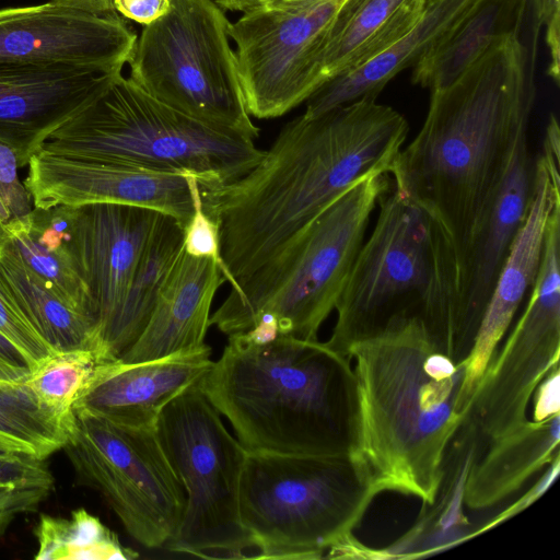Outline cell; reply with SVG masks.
I'll return each mask as SVG.
<instances>
[{"label":"cell","instance_id":"obj_1","mask_svg":"<svg viewBox=\"0 0 560 560\" xmlns=\"http://www.w3.org/2000/svg\"><path fill=\"white\" fill-rule=\"evenodd\" d=\"M408 131L397 110L361 98L290 120L238 179L198 184L202 208L218 224L231 289L357 183L388 174Z\"/></svg>","mask_w":560,"mask_h":560},{"label":"cell","instance_id":"obj_2","mask_svg":"<svg viewBox=\"0 0 560 560\" xmlns=\"http://www.w3.org/2000/svg\"><path fill=\"white\" fill-rule=\"evenodd\" d=\"M533 49L512 35L453 83L431 91L422 128L389 168L395 189L443 228L458 270L518 139L528 132Z\"/></svg>","mask_w":560,"mask_h":560},{"label":"cell","instance_id":"obj_3","mask_svg":"<svg viewBox=\"0 0 560 560\" xmlns=\"http://www.w3.org/2000/svg\"><path fill=\"white\" fill-rule=\"evenodd\" d=\"M353 411L348 458L361 482L435 501L447 447L465 417L457 410L464 361L446 354L417 317L390 322L352 343Z\"/></svg>","mask_w":560,"mask_h":560},{"label":"cell","instance_id":"obj_4","mask_svg":"<svg viewBox=\"0 0 560 560\" xmlns=\"http://www.w3.org/2000/svg\"><path fill=\"white\" fill-rule=\"evenodd\" d=\"M198 387L247 451L348 456L353 372L326 342L280 335L255 346L229 335Z\"/></svg>","mask_w":560,"mask_h":560},{"label":"cell","instance_id":"obj_5","mask_svg":"<svg viewBox=\"0 0 560 560\" xmlns=\"http://www.w3.org/2000/svg\"><path fill=\"white\" fill-rule=\"evenodd\" d=\"M377 205L376 223L338 299L326 345L346 355L352 343L390 322L417 317L456 361L458 266L451 240L440 223L396 189H386Z\"/></svg>","mask_w":560,"mask_h":560},{"label":"cell","instance_id":"obj_6","mask_svg":"<svg viewBox=\"0 0 560 560\" xmlns=\"http://www.w3.org/2000/svg\"><path fill=\"white\" fill-rule=\"evenodd\" d=\"M44 152L226 184L262 158L255 140L186 116L154 100L121 72L55 130Z\"/></svg>","mask_w":560,"mask_h":560},{"label":"cell","instance_id":"obj_7","mask_svg":"<svg viewBox=\"0 0 560 560\" xmlns=\"http://www.w3.org/2000/svg\"><path fill=\"white\" fill-rule=\"evenodd\" d=\"M387 175L365 177L326 207L229 291L210 315V326L226 335L242 332L269 312L278 318L280 335L317 340L347 283L378 197L389 188Z\"/></svg>","mask_w":560,"mask_h":560},{"label":"cell","instance_id":"obj_8","mask_svg":"<svg viewBox=\"0 0 560 560\" xmlns=\"http://www.w3.org/2000/svg\"><path fill=\"white\" fill-rule=\"evenodd\" d=\"M375 495L347 455L247 451L240 520L258 559H322L349 537Z\"/></svg>","mask_w":560,"mask_h":560},{"label":"cell","instance_id":"obj_9","mask_svg":"<svg viewBox=\"0 0 560 560\" xmlns=\"http://www.w3.org/2000/svg\"><path fill=\"white\" fill-rule=\"evenodd\" d=\"M229 25L213 0H171L166 13L137 36L129 78L186 116L256 140Z\"/></svg>","mask_w":560,"mask_h":560},{"label":"cell","instance_id":"obj_10","mask_svg":"<svg viewBox=\"0 0 560 560\" xmlns=\"http://www.w3.org/2000/svg\"><path fill=\"white\" fill-rule=\"evenodd\" d=\"M155 429L186 494L168 549L202 558L243 557L252 547L238 509L247 450L225 429L198 383L167 404Z\"/></svg>","mask_w":560,"mask_h":560},{"label":"cell","instance_id":"obj_11","mask_svg":"<svg viewBox=\"0 0 560 560\" xmlns=\"http://www.w3.org/2000/svg\"><path fill=\"white\" fill-rule=\"evenodd\" d=\"M74 416L62 450L75 483L97 491L140 545H166L180 523L186 494L156 429Z\"/></svg>","mask_w":560,"mask_h":560},{"label":"cell","instance_id":"obj_12","mask_svg":"<svg viewBox=\"0 0 560 560\" xmlns=\"http://www.w3.org/2000/svg\"><path fill=\"white\" fill-rule=\"evenodd\" d=\"M560 214H550L541 260L527 304L504 343L489 361L467 416L487 442L527 420L540 381L560 357Z\"/></svg>","mask_w":560,"mask_h":560},{"label":"cell","instance_id":"obj_13","mask_svg":"<svg viewBox=\"0 0 560 560\" xmlns=\"http://www.w3.org/2000/svg\"><path fill=\"white\" fill-rule=\"evenodd\" d=\"M343 0L299 10L257 7L229 25L246 108L280 117L322 84L318 56L326 30Z\"/></svg>","mask_w":560,"mask_h":560},{"label":"cell","instance_id":"obj_14","mask_svg":"<svg viewBox=\"0 0 560 560\" xmlns=\"http://www.w3.org/2000/svg\"><path fill=\"white\" fill-rule=\"evenodd\" d=\"M137 35L119 14L55 1L0 9V65L65 63L121 71Z\"/></svg>","mask_w":560,"mask_h":560},{"label":"cell","instance_id":"obj_15","mask_svg":"<svg viewBox=\"0 0 560 560\" xmlns=\"http://www.w3.org/2000/svg\"><path fill=\"white\" fill-rule=\"evenodd\" d=\"M560 132L547 124L544 155L536 159L535 186L526 219L518 231L485 310L472 347L464 360L465 374L457 410L468 413L476 387L506 334L538 273L548 218L560 200Z\"/></svg>","mask_w":560,"mask_h":560},{"label":"cell","instance_id":"obj_16","mask_svg":"<svg viewBox=\"0 0 560 560\" xmlns=\"http://www.w3.org/2000/svg\"><path fill=\"white\" fill-rule=\"evenodd\" d=\"M24 186L36 208L121 203L149 208L184 228L194 214L186 175L81 161L39 151L28 161Z\"/></svg>","mask_w":560,"mask_h":560},{"label":"cell","instance_id":"obj_17","mask_svg":"<svg viewBox=\"0 0 560 560\" xmlns=\"http://www.w3.org/2000/svg\"><path fill=\"white\" fill-rule=\"evenodd\" d=\"M536 175L528 132L517 141L499 189L475 230L458 270L455 358L471 347L512 244L528 213Z\"/></svg>","mask_w":560,"mask_h":560},{"label":"cell","instance_id":"obj_18","mask_svg":"<svg viewBox=\"0 0 560 560\" xmlns=\"http://www.w3.org/2000/svg\"><path fill=\"white\" fill-rule=\"evenodd\" d=\"M121 71L65 63L0 65V142L19 166Z\"/></svg>","mask_w":560,"mask_h":560},{"label":"cell","instance_id":"obj_19","mask_svg":"<svg viewBox=\"0 0 560 560\" xmlns=\"http://www.w3.org/2000/svg\"><path fill=\"white\" fill-rule=\"evenodd\" d=\"M210 357L211 348L206 345L143 362H104L74 401L72 411L122 425L156 428L167 404L210 370Z\"/></svg>","mask_w":560,"mask_h":560},{"label":"cell","instance_id":"obj_20","mask_svg":"<svg viewBox=\"0 0 560 560\" xmlns=\"http://www.w3.org/2000/svg\"><path fill=\"white\" fill-rule=\"evenodd\" d=\"M74 207V238L96 311L97 345L125 298L161 212L121 203Z\"/></svg>","mask_w":560,"mask_h":560},{"label":"cell","instance_id":"obj_21","mask_svg":"<svg viewBox=\"0 0 560 560\" xmlns=\"http://www.w3.org/2000/svg\"><path fill=\"white\" fill-rule=\"evenodd\" d=\"M225 281L215 261L190 256L183 249L145 328L119 360L143 362L205 347L212 301Z\"/></svg>","mask_w":560,"mask_h":560},{"label":"cell","instance_id":"obj_22","mask_svg":"<svg viewBox=\"0 0 560 560\" xmlns=\"http://www.w3.org/2000/svg\"><path fill=\"white\" fill-rule=\"evenodd\" d=\"M74 206L35 207L27 215L0 224V232L46 288L97 329L74 238Z\"/></svg>","mask_w":560,"mask_h":560},{"label":"cell","instance_id":"obj_23","mask_svg":"<svg viewBox=\"0 0 560 560\" xmlns=\"http://www.w3.org/2000/svg\"><path fill=\"white\" fill-rule=\"evenodd\" d=\"M474 0H427L417 24L370 60L324 82L305 102L315 117L361 98L376 100L400 71L415 67L468 10Z\"/></svg>","mask_w":560,"mask_h":560},{"label":"cell","instance_id":"obj_24","mask_svg":"<svg viewBox=\"0 0 560 560\" xmlns=\"http://www.w3.org/2000/svg\"><path fill=\"white\" fill-rule=\"evenodd\" d=\"M486 443L465 417L451 441L443 477L430 509L423 508L413 526L387 547L374 549L377 560L416 559L447 550L477 536V526L465 515V486L471 464Z\"/></svg>","mask_w":560,"mask_h":560},{"label":"cell","instance_id":"obj_25","mask_svg":"<svg viewBox=\"0 0 560 560\" xmlns=\"http://www.w3.org/2000/svg\"><path fill=\"white\" fill-rule=\"evenodd\" d=\"M560 415L526 420L483 446L471 464L465 486V506L494 508L518 491L535 474L560 456Z\"/></svg>","mask_w":560,"mask_h":560},{"label":"cell","instance_id":"obj_26","mask_svg":"<svg viewBox=\"0 0 560 560\" xmlns=\"http://www.w3.org/2000/svg\"><path fill=\"white\" fill-rule=\"evenodd\" d=\"M427 0H343L320 46L323 83L375 57L410 31Z\"/></svg>","mask_w":560,"mask_h":560},{"label":"cell","instance_id":"obj_27","mask_svg":"<svg viewBox=\"0 0 560 560\" xmlns=\"http://www.w3.org/2000/svg\"><path fill=\"white\" fill-rule=\"evenodd\" d=\"M526 0H474L468 10L413 67L412 83L446 88L497 44L520 34Z\"/></svg>","mask_w":560,"mask_h":560},{"label":"cell","instance_id":"obj_28","mask_svg":"<svg viewBox=\"0 0 560 560\" xmlns=\"http://www.w3.org/2000/svg\"><path fill=\"white\" fill-rule=\"evenodd\" d=\"M184 228L160 213L125 298L101 331L95 352L105 361L118 360L138 340L154 310L159 294L184 247Z\"/></svg>","mask_w":560,"mask_h":560},{"label":"cell","instance_id":"obj_29","mask_svg":"<svg viewBox=\"0 0 560 560\" xmlns=\"http://www.w3.org/2000/svg\"><path fill=\"white\" fill-rule=\"evenodd\" d=\"M0 279L38 335L56 351L93 350L96 325L49 291L0 232Z\"/></svg>","mask_w":560,"mask_h":560},{"label":"cell","instance_id":"obj_30","mask_svg":"<svg viewBox=\"0 0 560 560\" xmlns=\"http://www.w3.org/2000/svg\"><path fill=\"white\" fill-rule=\"evenodd\" d=\"M38 560H130L138 553L124 547L114 532L85 509L70 518L40 515L35 529Z\"/></svg>","mask_w":560,"mask_h":560},{"label":"cell","instance_id":"obj_31","mask_svg":"<svg viewBox=\"0 0 560 560\" xmlns=\"http://www.w3.org/2000/svg\"><path fill=\"white\" fill-rule=\"evenodd\" d=\"M71 430L72 427L38 399L25 378L0 380L1 434L45 459L63 447Z\"/></svg>","mask_w":560,"mask_h":560},{"label":"cell","instance_id":"obj_32","mask_svg":"<svg viewBox=\"0 0 560 560\" xmlns=\"http://www.w3.org/2000/svg\"><path fill=\"white\" fill-rule=\"evenodd\" d=\"M104 362L109 361L89 349L56 352L35 366L25 382L45 406L73 428L72 406Z\"/></svg>","mask_w":560,"mask_h":560},{"label":"cell","instance_id":"obj_33","mask_svg":"<svg viewBox=\"0 0 560 560\" xmlns=\"http://www.w3.org/2000/svg\"><path fill=\"white\" fill-rule=\"evenodd\" d=\"M44 458L19 453L0 458V516L4 527L18 514L34 511L54 489Z\"/></svg>","mask_w":560,"mask_h":560},{"label":"cell","instance_id":"obj_34","mask_svg":"<svg viewBox=\"0 0 560 560\" xmlns=\"http://www.w3.org/2000/svg\"><path fill=\"white\" fill-rule=\"evenodd\" d=\"M0 334L28 360L32 370L56 351L38 335L0 279Z\"/></svg>","mask_w":560,"mask_h":560},{"label":"cell","instance_id":"obj_35","mask_svg":"<svg viewBox=\"0 0 560 560\" xmlns=\"http://www.w3.org/2000/svg\"><path fill=\"white\" fill-rule=\"evenodd\" d=\"M194 199V214L184 226V250L194 257L215 261L224 275L218 224L205 212L197 179L186 175Z\"/></svg>","mask_w":560,"mask_h":560},{"label":"cell","instance_id":"obj_36","mask_svg":"<svg viewBox=\"0 0 560 560\" xmlns=\"http://www.w3.org/2000/svg\"><path fill=\"white\" fill-rule=\"evenodd\" d=\"M15 153L0 142V224L27 215L32 210V198L20 180Z\"/></svg>","mask_w":560,"mask_h":560},{"label":"cell","instance_id":"obj_37","mask_svg":"<svg viewBox=\"0 0 560 560\" xmlns=\"http://www.w3.org/2000/svg\"><path fill=\"white\" fill-rule=\"evenodd\" d=\"M534 20V32L546 27V43L550 54L548 75L559 85L560 78V0H526Z\"/></svg>","mask_w":560,"mask_h":560},{"label":"cell","instance_id":"obj_38","mask_svg":"<svg viewBox=\"0 0 560 560\" xmlns=\"http://www.w3.org/2000/svg\"><path fill=\"white\" fill-rule=\"evenodd\" d=\"M560 472V456L556 457L545 469L539 479L522 495L501 512L497 513L491 520L477 526V535L500 525L510 520L523 510L537 501L553 485Z\"/></svg>","mask_w":560,"mask_h":560},{"label":"cell","instance_id":"obj_39","mask_svg":"<svg viewBox=\"0 0 560 560\" xmlns=\"http://www.w3.org/2000/svg\"><path fill=\"white\" fill-rule=\"evenodd\" d=\"M533 421L560 415V370L555 366L533 393Z\"/></svg>","mask_w":560,"mask_h":560},{"label":"cell","instance_id":"obj_40","mask_svg":"<svg viewBox=\"0 0 560 560\" xmlns=\"http://www.w3.org/2000/svg\"><path fill=\"white\" fill-rule=\"evenodd\" d=\"M171 0H113L115 11L139 24L148 25L168 10Z\"/></svg>","mask_w":560,"mask_h":560},{"label":"cell","instance_id":"obj_41","mask_svg":"<svg viewBox=\"0 0 560 560\" xmlns=\"http://www.w3.org/2000/svg\"><path fill=\"white\" fill-rule=\"evenodd\" d=\"M32 371L26 357L0 334V380L21 381Z\"/></svg>","mask_w":560,"mask_h":560},{"label":"cell","instance_id":"obj_42","mask_svg":"<svg viewBox=\"0 0 560 560\" xmlns=\"http://www.w3.org/2000/svg\"><path fill=\"white\" fill-rule=\"evenodd\" d=\"M241 334L252 345H268L280 336L278 318L272 313L265 312L249 329Z\"/></svg>","mask_w":560,"mask_h":560},{"label":"cell","instance_id":"obj_43","mask_svg":"<svg viewBox=\"0 0 560 560\" xmlns=\"http://www.w3.org/2000/svg\"><path fill=\"white\" fill-rule=\"evenodd\" d=\"M325 0H264L258 7L280 10H299L315 5Z\"/></svg>","mask_w":560,"mask_h":560},{"label":"cell","instance_id":"obj_44","mask_svg":"<svg viewBox=\"0 0 560 560\" xmlns=\"http://www.w3.org/2000/svg\"><path fill=\"white\" fill-rule=\"evenodd\" d=\"M220 8L246 12L258 7L264 0H213Z\"/></svg>","mask_w":560,"mask_h":560},{"label":"cell","instance_id":"obj_45","mask_svg":"<svg viewBox=\"0 0 560 560\" xmlns=\"http://www.w3.org/2000/svg\"><path fill=\"white\" fill-rule=\"evenodd\" d=\"M19 453L30 454L21 444L0 433V458L11 457Z\"/></svg>","mask_w":560,"mask_h":560},{"label":"cell","instance_id":"obj_46","mask_svg":"<svg viewBox=\"0 0 560 560\" xmlns=\"http://www.w3.org/2000/svg\"><path fill=\"white\" fill-rule=\"evenodd\" d=\"M2 527V524H1V517H0V528Z\"/></svg>","mask_w":560,"mask_h":560}]
</instances>
